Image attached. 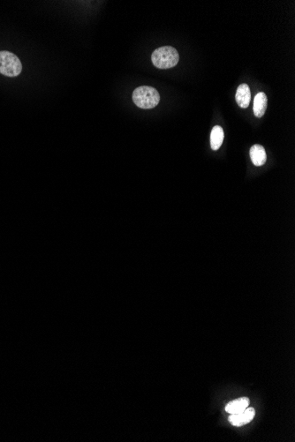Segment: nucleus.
<instances>
[{
	"mask_svg": "<svg viewBox=\"0 0 295 442\" xmlns=\"http://www.w3.org/2000/svg\"><path fill=\"white\" fill-rule=\"evenodd\" d=\"M133 101L137 107L150 110L158 106L160 102V95L155 88L141 86L133 91Z\"/></svg>",
	"mask_w": 295,
	"mask_h": 442,
	"instance_id": "nucleus-1",
	"label": "nucleus"
},
{
	"mask_svg": "<svg viewBox=\"0 0 295 442\" xmlns=\"http://www.w3.org/2000/svg\"><path fill=\"white\" fill-rule=\"evenodd\" d=\"M152 60L154 66L159 69H170L179 63L180 55L175 48L163 46L153 51Z\"/></svg>",
	"mask_w": 295,
	"mask_h": 442,
	"instance_id": "nucleus-2",
	"label": "nucleus"
},
{
	"mask_svg": "<svg viewBox=\"0 0 295 442\" xmlns=\"http://www.w3.org/2000/svg\"><path fill=\"white\" fill-rule=\"evenodd\" d=\"M22 71V62L15 54L10 51H0V73L8 77H16Z\"/></svg>",
	"mask_w": 295,
	"mask_h": 442,
	"instance_id": "nucleus-3",
	"label": "nucleus"
},
{
	"mask_svg": "<svg viewBox=\"0 0 295 442\" xmlns=\"http://www.w3.org/2000/svg\"><path fill=\"white\" fill-rule=\"evenodd\" d=\"M256 415V410L254 408L248 407L246 410L241 411L240 413L231 414L229 417V422L234 426H241L243 424H249L252 421L253 418Z\"/></svg>",
	"mask_w": 295,
	"mask_h": 442,
	"instance_id": "nucleus-4",
	"label": "nucleus"
},
{
	"mask_svg": "<svg viewBox=\"0 0 295 442\" xmlns=\"http://www.w3.org/2000/svg\"><path fill=\"white\" fill-rule=\"evenodd\" d=\"M235 99H236L238 105L242 109L249 107L250 100H251V92H250L249 85L241 84L238 87Z\"/></svg>",
	"mask_w": 295,
	"mask_h": 442,
	"instance_id": "nucleus-5",
	"label": "nucleus"
},
{
	"mask_svg": "<svg viewBox=\"0 0 295 442\" xmlns=\"http://www.w3.org/2000/svg\"><path fill=\"white\" fill-rule=\"evenodd\" d=\"M267 105H268V98L263 92L256 95L254 100V113L256 118H262L265 111H266Z\"/></svg>",
	"mask_w": 295,
	"mask_h": 442,
	"instance_id": "nucleus-6",
	"label": "nucleus"
},
{
	"mask_svg": "<svg viewBox=\"0 0 295 442\" xmlns=\"http://www.w3.org/2000/svg\"><path fill=\"white\" fill-rule=\"evenodd\" d=\"M250 158L256 166L263 165L267 160V155L264 148L261 145H254L250 149Z\"/></svg>",
	"mask_w": 295,
	"mask_h": 442,
	"instance_id": "nucleus-7",
	"label": "nucleus"
},
{
	"mask_svg": "<svg viewBox=\"0 0 295 442\" xmlns=\"http://www.w3.org/2000/svg\"><path fill=\"white\" fill-rule=\"evenodd\" d=\"M249 405V399L247 397H241L239 399L234 400L226 406L227 412L230 414L240 413L246 410Z\"/></svg>",
	"mask_w": 295,
	"mask_h": 442,
	"instance_id": "nucleus-8",
	"label": "nucleus"
},
{
	"mask_svg": "<svg viewBox=\"0 0 295 442\" xmlns=\"http://www.w3.org/2000/svg\"><path fill=\"white\" fill-rule=\"evenodd\" d=\"M224 130L219 125L214 126L210 133V146L213 150H219L224 141Z\"/></svg>",
	"mask_w": 295,
	"mask_h": 442,
	"instance_id": "nucleus-9",
	"label": "nucleus"
}]
</instances>
